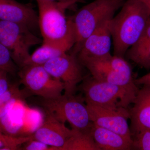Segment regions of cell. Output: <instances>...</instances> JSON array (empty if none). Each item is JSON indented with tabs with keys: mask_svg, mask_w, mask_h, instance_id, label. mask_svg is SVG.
I'll use <instances>...</instances> for the list:
<instances>
[{
	"mask_svg": "<svg viewBox=\"0 0 150 150\" xmlns=\"http://www.w3.org/2000/svg\"><path fill=\"white\" fill-rule=\"evenodd\" d=\"M150 23V10L139 0H126L110 20L114 55L123 57Z\"/></svg>",
	"mask_w": 150,
	"mask_h": 150,
	"instance_id": "cell-1",
	"label": "cell"
},
{
	"mask_svg": "<svg viewBox=\"0 0 150 150\" xmlns=\"http://www.w3.org/2000/svg\"><path fill=\"white\" fill-rule=\"evenodd\" d=\"M126 0H94L71 18L76 42L71 54L77 55L86 39L103 22L110 19Z\"/></svg>",
	"mask_w": 150,
	"mask_h": 150,
	"instance_id": "cell-2",
	"label": "cell"
},
{
	"mask_svg": "<svg viewBox=\"0 0 150 150\" xmlns=\"http://www.w3.org/2000/svg\"><path fill=\"white\" fill-rule=\"evenodd\" d=\"M98 80L119 86L137 96L139 91L132 74V69L123 57L111 55L80 62Z\"/></svg>",
	"mask_w": 150,
	"mask_h": 150,
	"instance_id": "cell-3",
	"label": "cell"
},
{
	"mask_svg": "<svg viewBox=\"0 0 150 150\" xmlns=\"http://www.w3.org/2000/svg\"><path fill=\"white\" fill-rule=\"evenodd\" d=\"M80 88L86 104L113 110L127 108L137 96L121 87L98 80L92 76L84 78Z\"/></svg>",
	"mask_w": 150,
	"mask_h": 150,
	"instance_id": "cell-4",
	"label": "cell"
},
{
	"mask_svg": "<svg viewBox=\"0 0 150 150\" xmlns=\"http://www.w3.org/2000/svg\"><path fill=\"white\" fill-rule=\"evenodd\" d=\"M83 98L64 94L54 99H44L42 105L47 114L58 121L68 122L72 129L85 131L91 130L93 123Z\"/></svg>",
	"mask_w": 150,
	"mask_h": 150,
	"instance_id": "cell-5",
	"label": "cell"
},
{
	"mask_svg": "<svg viewBox=\"0 0 150 150\" xmlns=\"http://www.w3.org/2000/svg\"><path fill=\"white\" fill-rule=\"evenodd\" d=\"M38 8V26L43 43H50L62 39L69 27V19L66 16L67 9L75 3L36 0Z\"/></svg>",
	"mask_w": 150,
	"mask_h": 150,
	"instance_id": "cell-6",
	"label": "cell"
},
{
	"mask_svg": "<svg viewBox=\"0 0 150 150\" xmlns=\"http://www.w3.org/2000/svg\"><path fill=\"white\" fill-rule=\"evenodd\" d=\"M42 42L27 26L0 20V42L8 49L14 62L21 68L30 56V48Z\"/></svg>",
	"mask_w": 150,
	"mask_h": 150,
	"instance_id": "cell-7",
	"label": "cell"
},
{
	"mask_svg": "<svg viewBox=\"0 0 150 150\" xmlns=\"http://www.w3.org/2000/svg\"><path fill=\"white\" fill-rule=\"evenodd\" d=\"M19 76L28 91L44 99L59 97L64 90V83L52 76L43 66H24L21 68Z\"/></svg>",
	"mask_w": 150,
	"mask_h": 150,
	"instance_id": "cell-8",
	"label": "cell"
},
{
	"mask_svg": "<svg viewBox=\"0 0 150 150\" xmlns=\"http://www.w3.org/2000/svg\"><path fill=\"white\" fill-rule=\"evenodd\" d=\"M53 77L64 85V94L74 95L77 86L84 79L82 66L77 55L66 54L48 61L43 65Z\"/></svg>",
	"mask_w": 150,
	"mask_h": 150,
	"instance_id": "cell-9",
	"label": "cell"
},
{
	"mask_svg": "<svg viewBox=\"0 0 150 150\" xmlns=\"http://www.w3.org/2000/svg\"><path fill=\"white\" fill-rule=\"evenodd\" d=\"M86 104L91 121L93 124L133 140L128 123L130 115L127 108H122L113 110L93 105Z\"/></svg>",
	"mask_w": 150,
	"mask_h": 150,
	"instance_id": "cell-10",
	"label": "cell"
},
{
	"mask_svg": "<svg viewBox=\"0 0 150 150\" xmlns=\"http://www.w3.org/2000/svg\"><path fill=\"white\" fill-rule=\"evenodd\" d=\"M111 19L98 25L85 40L77 54L79 62L101 58L110 54L112 37L109 23Z\"/></svg>",
	"mask_w": 150,
	"mask_h": 150,
	"instance_id": "cell-11",
	"label": "cell"
},
{
	"mask_svg": "<svg viewBox=\"0 0 150 150\" xmlns=\"http://www.w3.org/2000/svg\"><path fill=\"white\" fill-rule=\"evenodd\" d=\"M69 19V29L64 37L54 42L43 43L42 46L30 55L23 67L43 66L51 59L66 54L73 48L76 42V35L71 19Z\"/></svg>",
	"mask_w": 150,
	"mask_h": 150,
	"instance_id": "cell-12",
	"label": "cell"
},
{
	"mask_svg": "<svg viewBox=\"0 0 150 150\" xmlns=\"http://www.w3.org/2000/svg\"><path fill=\"white\" fill-rule=\"evenodd\" d=\"M74 132V129H69L64 123L47 114L45 121L31 137L32 139L50 146V150H59Z\"/></svg>",
	"mask_w": 150,
	"mask_h": 150,
	"instance_id": "cell-13",
	"label": "cell"
},
{
	"mask_svg": "<svg viewBox=\"0 0 150 150\" xmlns=\"http://www.w3.org/2000/svg\"><path fill=\"white\" fill-rule=\"evenodd\" d=\"M129 110L132 137L142 131L150 130V86L144 85L139 90Z\"/></svg>",
	"mask_w": 150,
	"mask_h": 150,
	"instance_id": "cell-14",
	"label": "cell"
},
{
	"mask_svg": "<svg viewBox=\"0 0 150 150\" xmlns=\"http://www.w3.org/2000/svg\"><path fill=\"white\" fill-rule=\"evenodd\" d=\"M0 20L23 25L32 31L39 28L38 15L32 7L15 0H0Z\"/></svg>",
	"mask_w": 150,
	"mask_h": 150,
	"instance_id": "cell-15",
	"label": "cell"
},
{
	"mask_svg": "<svg viewBox=\"0 0 150 150\" xmlns=\"http://www.w3.org/2000/svg\"><path fill=\"white\" fill-rule=\"evenodd\" d=\"M91 132L100 150H129L132 149L133 140L93 123Z\"/></svg>",
	"mask_w": 150,
	"mask_h": 150,
	"instance_id": "cell-16",
	"label": "cell"
},
{
	"mask_svg": "<svg viewBox=\"0 0 150 150\" xmlns=\"http://www.w3.org/2000/svg\"><path fill=\"white\" fill-rule=\"evenodd\" d=\"M126 57L136 64L150 69V23L143 34L126 52Z\"/></svg>",
	"mask_w": 150,
	"mask_h": 150,
	"instance_id": "cell-17",
	"label": "cell"
},
{
	"mask_svg": "<svg viewBox=\"0 0 150 150\" xmlns=\"http://www.w3.org/2000/svg\"><path fill=\"white\" fill-rule=\"evenodd\" d=\"M59 150H100L91 132L75 130L71 136Z\"/></svg>",
	"mask_w": 150,
	"mask_h": 150,
	"instance_id": "cell-18",
	"label": "cell"
},
{
	"mask_svg": "<svg viewBox=\"0 0 150 150\" xmlns=\"http://www.w3.org/2000/svg\"><path fill=\"white\" fill-rule=\"evenodd\" d=\"M0 70L14 75L17 71L16 64L12 58L10 51L0 42Z\"/></svg>",
	"mask_w": 150,
	"mask_h": 150,
	"instance_id": "cell-19",
	"label": "cell"
},
{
	"mask_svg": "<svg viewBox=\"0 0 150 150\" xmlns=\"http://www.w3.org/2000/svg\"><path fill=\"white\" fill-rule=\"evenodd\" d=\"M25 91L20 90L17 84L9 86L5 92L0 96V105L13 100L23 99L27 95Z\"/></svg>",
	"mask_w": 150,
	"mask_h": 150,
	"instance_id": "cell-20",
	"label": "cell"
},
{
	"mask_svg": "<svg viewBox=\"0 0 150 150\" xmlns=\"http://www.w3.org/2000/svg\"><path fill=\"white\" fill-rule=\"evenodd\" d=\"M132 149L150 150V130L142 131L134 136Z\"/></svg>",
	"mask_w": 150,
	"mask_h": 150,
	"instance_id": "cell-21",
	"label": "cell"
},
{
	"mask_svg": "<svg viewBox=\"0 0 150 150\" xmlns=\"http://www.w3.org/2000/svg\"><path fill=\"white\" fill-rule=\"evenodd\" d=\"M23 149L25 150H50L48 145L38 140L31 139L25 144Z\"/></svg>",
	"mask_w": 150,
	"mask_h": 150,
	"instance_id": "cell-22",
	"label": "cell"
},
{
	"mask_svg": "<svg viewBox=\"0 0 150 150\" xmlns=\"http://www.w3.org/2000/svg\"><path fill=\"white\" fill-rule=\"evenodd\" d=\"M8 73L5 71H0V96L5 92L9 87L7 79Z\"/></svg>",
	"mask_w": 150,
	"mask_h": 150,
	"instance_id": "cell-23",
	"label": "cell"
},
{
	"mask_svg": "<svg viewBox=\"0 0 150 150\" xmlns=\"http://www.w3.org/2000/svg\"><path fill=\"white\" fill-rule=\"evenodd\" d=\"M16 100H13L8 103L0 105V122L10 112Z\"/></svg>",
	"mask_w": 150,
	"mask_h": 150,
	"instance_id": "cell-24",
	"label": "cell"
},
{
	"mask_svg": "<svg viewBox=\"0 0 150 150\" xmlns=\"http://www.w3.org/2000/svg\"><path fill=\"white\" fill-rule=\"evenodd\" d=\"M135 82L137 85H147L150 86V72L135 80Z\"/></svg>",
	"mask_w": 150,
	"mask_h": 150,
	"instance_id": "cell-25",
	"label": "cell"
},
{
	"mask_svg": "<svg viewBox=\"0 0 150 150\" xmlns=\"http://www.w3.org/2000/svg\"><path fill=\"white\" fill-rule=\"evenodd\" d=\"M48 1H54L62 2H73L75 3L83 1L85 0H48Z\"/></svg>",
	"mask_w": 150,
	"mask_h": 150,
	"instance_id": "cell-26",
	"label": "cell"
},
{
	"mask_svg": "<svg viewBox=\"0 0 150 150\" xmlns=\"http://www.w3.org/2000/svg\"><path fill=\"white\" fill-rule=\"evenodd\" d=\"M139 1L143 3L150 10V0H139Z\"/></svg>",
	"mask_w": 150,
	"mask_h": 150,
	"instance_id": "cell-27",
	"label": "cell"
},
{
	"mask_svg": "<svg viewBox=\"0 0 150 150\" xmlns=\"http://www.w3.org/2000/svg\"><path fill=\"white\" fill-rule=\"evenodd\" d=\"M2 132H1V131H0V139H1V137H2Z\"/></svg>",
	"mask_w": 150,
	"mask_h": 150,
	"instance_id": "cell-28",
	"label": "cell"
},
{
	"mask_svg": "<svg viewBox=\"0 0 150 150\" xmlns=\"http://www.w3.org/2000/svg\"><path fill=\"white\" fill-rule=\"evenodd\" d=\"M2 70H0V71H1Z\"/></svg>",
	"mask_w": 150,
	"mask_h": 150,
	"instance_id": "cell-29",
	"label": "cell"
}]
</instances>
